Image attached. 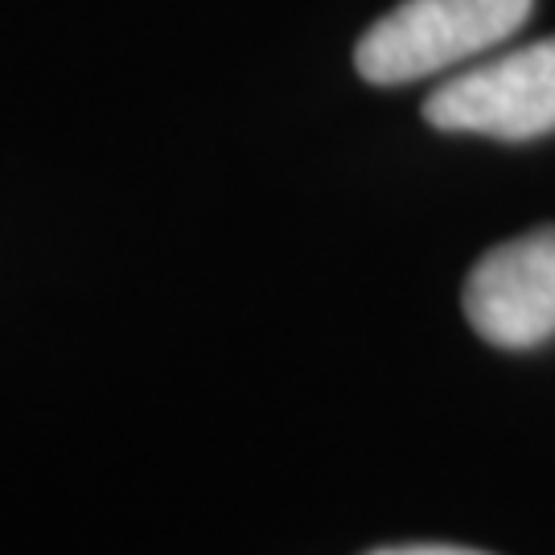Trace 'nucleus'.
I'll return each instance as SVG.
<instances>
[{"instance_id": "nucleus-1", "label": "nucleus", "mask_w": 555, "mask_h": 555, "mask_svg": "<svg viewBox=\"0 0 555 555\" xmlns=\"http://www.w3.org/2000/svg\"><path fill=\"white\" fill-rule=\"evenodd\" d=\"M531 17V0H403L358 41L366 82L399 87L477 59Z\"/></svg>"}, {"instance_id": "nucleus-2", "label": "nucleus", "mask_w": 555, "mask_h": 555, "mask_svg": "<svg viewBox=\"0 0 555 555\" xmlns=\"http://www.w3.org/2000/svg\"><path fill=\"white\" fill-rule=\"evenodd\" d=\"M424 119L440 132L494 140H535L555 132V38L481 62L440 82L424 103Z\"/></svg>"}, {"instance_id": "nucleus-3", "label": "nucleus", "mask_w": 555, "mask_h": 555, "mask_svg": "<svg viewBox=\"0 0 555 555\" xmlns=\"http://www.w3.org/2000/svg\"><path fill=\"white\" fill-rule=\"evenodd\" d=\"M465 318L502 350H531L555 337V227L502 243L465 280Z\"/></svg>"}, {"instance_id": "nucleus-4", "label": "nucleus", "mask_w": 555, "mask_h": 555, "mask_svg": "<svg viewBox=\"0 0 555 555\" xmlns=\"http://www.w3.org/2000/svg\"><path fill=\"white\" fill-rule=\"evenodd\" d=\"M375 555H481V552H465V547H391V552H375Z\"/></svg>"}]
</instances>
